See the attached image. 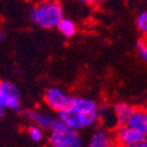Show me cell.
<instances>
[{
    "instance_id": "obj_16",
    "label": "cell",
    "mask_w": 147,
    "mask_h": 147,
    "mask_svg": "<svg viewBox=\"0 0 147 147\" xmlns=\"http://www.w3.org/2000/svg\"><path fill=\"white\" fill-rule=\"evenodd\" d=\"M126 147H147V139H146V140H144V141L137 142V144H133V145L126 146Z\"/></svg>"
},
{
    "instance_id": "obj_20",
    "label": "cell",
    "mask_w": 147,
    "mask_h": 147,
    "mask_svg": "<svg viewBox=\"0 0 147 147\" xmlns=\"http://www.w3.org/2000/svg\"><path fill=\"white\" fill-rule=\"evenodd\" d=\"M105 1H107V0H96V3H105Z\"/></svg>"
},
{
    "instance_id": "obj_19",
    "label": "cell",
    "mask_w": 147,
    "mask_h": 147,
    "mask_svg": "<svg viewBox=\"0 0 147 147\" xmlns=\"http://www.w3.org/2000/svg\"><path fill=\"white\" fill-rule=\"evenodd\" d=\"M4 38H5V34H4L1 31H0V42H1V41L4 40Z\"/></svg>"
},
{
    "instance_id": "obj_14",
    "label": "cell",
    "mask_w": 147,
    "mask_h": 147,
    "mask_svg": "<svg viewBox=\"0 0 147 147\" xmlns=\"http://www.w3.org/2000/svg\"><path fill=\"white\" fill-rule=\"evenodd\" d=\"M136 25L140 33H142L144 35H147V9L140 12L138 14L136 19Z\"/></svg>"
},
{
    "instance_id": "obj_6",
    "label": "cell",
    "mask_w": 147,
    "mask_h": 147,
    "mask_svg": "<svg viewBox=\"0 0 147 147\" xmlns=\"http://www.w3.org/2000/svg\"><path fill=\"white\" fill-rule=\"evenodd\" d=\"M115 140L120 147H126L133 144L146 140V134L127 125H121L115 132Z\"/></svg>"
},
{
    "instance_id": "obj_7",
    "label": "cell",
    "mask_w": 147,
    "mask_h": 147,
    "mask_svg": "<svg viewBox=\"0 0 147 147\" xmlns=\"http://www.w3.org/2000/svg\"><path fill=\"white\" fill-rule=\"evenodd\" d=\"M24 115H25V119L28 120L31 124L39 126L42 129H50L55 120L52 114L44 111V109H36V108L27 109Z\"/></svg>"
},
{
    "instance_id": "obj_17",
    "label": "cell",
    "mask_w": 147,
    "mask_h": 147,
    "mask_svg": "<svg viewBox=\"0 0 147 147\" xmlns=\"http://www.w3.org/2000/svg\"><path fill=\"white\" fill-rule=\"evenodd\" d=\"M77 1L81 3V4H85V5H93V4H96V0H77Z\"/></svg>"
},
{
    "instance_id": "obj_12",
    "label": "cell",
    "mask_w": 147,
    "mask_h": 147,
    "mask_svg": "<svg viewBox=\"0 0 147 147\" xmlns=\"http://www.w3.org/2000/svg\"><path fill=\"white\" fill-rule=\"evenodd\" d=\"M57 28L64 36H66V38H72V36H74L78 32L76 22L72 19H68V18H65V17L58 24Z\"/></svg>"
},
{
    "instance_id": "obj_8",
    "label": "cell",
    "mask_w": 147,
    "mask_h": 147,
    "mask_svg": "<svg viewBox=\"0 0 147 147\" xmlns=\"http://www.w3.org/2000/svg\"><path fill=\"white\" fill-rule=\"evenodd\" d=\"M87 147H115L113 138L105 128L95 129L90 138Z\"/></svg>"
},
{
    "instance_id": "obj_11",
    "label": "cell",
    "mask_w": 147,
    "mask_h": 147,
    "mask_svg": "<svg viewBox=\"0 0 147 147\" xmlns=\"http://www.w3.org/2000/svg\"><path fill=\"white\" fill-rule=\"evenodd\" d=\"M98 113H99V121H102L106 126L113 127V126L118 125L115 115H114L113 107H108V106L101 105V106H99Z\"/></svg>"
},
{
    "instance_id": "obj_9",
    "label": "cell",
    "mask_w": 147,
    "mask_h": 147,
    "mask_svg": "<svg viewBox=\"0 0 147 147\" xmlns=\"http://www.w3.org/2000/svg\"><path fill=\"white\" fill-rule=\"evenodd\" d=\"M127 126L147 134V109L134 108L132 115L127 121Z\"/></svg>"
},
{
    "instance_id": "obj_21",
    "label": "cell",
    "mask_w": 147,
    "mask_h": 147,
    "mask_svg": "<svg viewBox=\"0 0 147 147\" xmlns=\"http://www.w3.org/2000/svg\"><path fill=\"white\" fill-rule=\"evenodd\" d=\"M146 139H147V134H146Z\"/></svg>"
},
{
    "instance_id": "obj_10",
    "label": "cell",
    "mask_w": 147,
    "mask_h": 147,
    "mask_svg": "<svg viewBox=\"0 0 147 147\" xmlns=\"http://www.w3.org/2000/svg\"><path fill=\"white\" fill-rule=\"evenodd\" d=\"M113 111H114V115L118 122V126L121 125H126L127 121L129 119V117L132 115L134 108L127 104V102H118L113 106Z\"/></svg>"
},
{
    "instance_id": "obj_13",
    "label": "cell",
    "mask_w": 147,
    "mask_h": 147,
    "mask_svg": "<svg viewBox=\"0 0 147 147\" xmlns=\"http://www.w3.org/2000/svg\"><path fill=\"white\" fill-rule=\"evenodd\" d=\"M27 134L32 141L34 142H40L44 139V129L36 125L31 124L27 127Z\"/></svg>"
},
{
    "instance_id": "obj_18",
    "label": "cell",
    "mask_w": 147,
    "mask_h": 147,
    "mask_svg": "<svg viewBox=\"0 0 147 147\" xmlns=\"http://www.w3.org/2000/svg\"><path fill=\"white\" fill-rule=\"evenodd\" d=\"M5 113H6V109H5L1 105H0V118H3V117L5 115Z\"/></svg>"
},
{
    "instance_id": "obj_1",
    "label": "cell",
    "mask_w": 147,
    "mask_h": 147,
    "mask_svg": "<svg viewBox=\"0 0 147 147\" xmlns=\"http://www.w3.org/2000/svg\"><path fill=\"white\" fill-rule=\"evenodd\" d=\"M99 105L92 98L73 95L68 105L58 112V118L77 131L93 127L99 122Z\"/></svg>"
},
{
    "instance_id": "obj_3",
    "label": "cell",
    "mask_w": 147,
    "mask_h": 147,
    "mask_svg": "<svg viewBox=\"0 0 147 147\" xmlns=\"http://www.w3.org/2000/svg\"><path fill=\"white\" fill-rule=\"evenodd\" d=\"M48 144L51 147H82V138L79 131L71 128L58 118L50 128Z\"/></svg>"
},
{
    "instance_id": "obj_15",
    "label": "cell",
    "mask_w": 147,
    "mask_h": 147,
    "mask_svg": "<svg viewBox=\"0 0 147 147\" xmlns=\"http://www.w3.org/2000/svg\"><path fill=\"white\" fill-rule=\"evenodd\" d=\"M136 50L144 63L147 64V40H139L136 45Z\"/></svg>"
},
{
    "instance_id": "obj_2",
    "label": "cell",
    "mask_w": 147,
    "mask_h": 147,
    "mask_svg": "<svg viewBox=\"0 0 147 147\" xmlns=\"http://www.w3.org/2000/svg\"><path fill=\"white\" fill-rule=\"evenodd\" d=\"M31 20L34 25L44 30L57 28L64 18V9L58 0H41L30 12Z\"/></svg>"
},
{
    "instance_id": "obj_4",
    "label": "cell",
    "mask_w": 147,
    "mask_h": 147,
    "mask_svg": "<svg viewBox=\"0 0 147 147\" xmlns=\"http://www.w3.org/2000/svg\"><path fill=\"white\" fill-rule=\"evenodd\" d=\"M0 105L6 111L21 112V94L19 88L9 81H0Z\"/></svg>"
},
{
    "instance_id": "obj_5",
    "label": "cell",
    "mask_w": 147,
    "mask_h": 147,
    "mask_svg": "<svg viewBox=\"0 0 147 147\" xmlns=\"http://www.w3.org/2000/svg\"><path fill=\"white\" fill-rule=\"evenodd\" d=\"M71 99V95H68L61 87L58 86H51L45 91L44 94V101L50 107L52 111L59 112L63 108H65Z\"/></svg>"
}]
</instances>
